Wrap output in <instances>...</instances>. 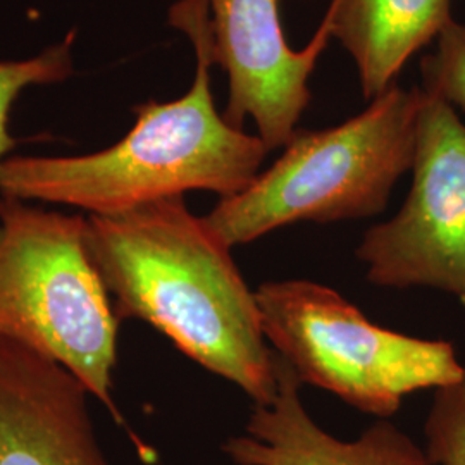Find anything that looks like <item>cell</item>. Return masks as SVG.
Returning a JSON list of instances; mask_svg holds the SVG:
<instances>
[{
  "label": "cell",
  "instance_id": "obj_1",
  "mask_svg": "<svg viewBox=\"0 0 465 465\" xmlns=\"http://www.w3.org/2000/svg\"><path fill=\"white\" fill-rule=\"evenodd\" d=\"M86 249L117 319H140L186 357L243 390L253 405L278 391L255 292L183 197L86 217Z\"/></svg>",
  "mask_w": 465,
  "mask_h": 465
},
{
  "label": "cell",
  "instance_id": "obj_2",
  "mask_svg": "<svg viewBox=\"0 0 465 465\" xmlns=\"http://www.w3.org/2000/svg\"><path fill=\"white\" fill-rule=\"evenodd\" d=\"M169 23L195 49V78L183 97L134 107V128L109 149L69 157L11 155L0 166V195L107 216L192 190L226 199L249 188L271 150L217 113L207 0L176 2Z\"/></svg>",
  "mask_w": 465,
  "mask_h": 465
},
{
  "label": "cell",
  "instance_id": "obj_3",
  "mask_svg": "<svg viewBox=\"0 0 465 465\" xmlns=\"http://www.w3.org/2000/svg\"><path fill=\"white\" fill-rule=\"evenodd\" d=\"M422 88L393 84L359 116L328 130H297L282 157L242 193L203 217L230 249L297 223L378 216L411 171Z\"/></svg>",
  "mask_w": 465,
  "mask_h": 465
},
{
  "label": "cell",
  "instance_id": "obj_4",
  "mask_svg": "<svg viewBox=\"0 0 465 465\" xmlns=\"http://www.w3.org/2000/svg\"><path fill=\"white\" fill-rule=\"evenodd\" d=\"M117 322L86 249V217L0 195V336L61 362L121 420Z\"/></svg>",
  "mask_w": 465,
  "mask_h": 465
},
{
  "label": "cell",
  "instance_id": "obj_5",
  "mask_svg": "<svg viewBox=\"0 0 465 465\" xmlns=\"http://www.w3.org/2000/svg\"><path fill=\"white\" fill-rule=\"evenodd\" d=\"M255 300L267 345L299 381L371 416L388 419L407 395L464 376V364L449 341L384 330L324 284L264 282Z\"/></svg>",
  "mask_w": 465,
  "mask_h": 465
},
{
  "label": "cell",
  "instance_id": "obj_6",
  "mask_svg": "<svg viewBox=\"0 0 465 465\" xmlns=\"http://www.w3.org/2000/svg\"><path fill=\"white\" fill-rule=\"evenodd\" d=\"M411 171L405 203L367 230L357 257L378 286H428L465 307V124L424 90Z\"/></svg>",
  "mask_w": 465,
  "mask_h": 465
},
{
  "label": "cell",
  "instance_id": "obj_7",
  "mask_svg": "<svg viewBox=\"0 0 465 465\" xmlns=\"http://www.w3.org/2000/svg\"><path fill=\"white\" fill-rule=\"evenodd\" d=\"M216 64L230 80L224 119L242 128L252 117L269 150L282 149L311 102L309 78L328 47L332 11L316 35L293 50L282 35L280 0H207Z\"/></svg>",
  "mask_w": 465,
  "mask_h": 465
},
{
  "label": "cell",
  "instance_id": "obj_8",
  "mask_svg": "<svg viewBox=\"0 0 465 465\" xmlns=\"http://www.w3.org/2000/svg\"><path fill=\"white\" fill-rule=\"evenodd\" d=\"M88 395L61 362L0 336V465H111Z\"/></svg>",
  "mask_w": 465,
  "mask_h": 465
},
{
  "label": "cell",
  "instance_id": "obj_9",
  "mask_svg": "<svg viewBox=\"0 0 465 465\" xmlns=\"http://www.w3.org/2000/svg\"><path fill=\"white\" fill-rule=\"evenodd\" d=\"M278 391L269 405H253L245 434L223 451L236 465H431L426 450L386 419L353 441L319 428L300 401L302 382L276 355Z\"/></svg>",
  "mask_w": 465,
  "mask_h": 465
},
{
  "label": "cell",
  "instance_id": "obj_10",
  "mask_svg": "<svg viewBox=\"0 0 465 465\" xmlns=\"http://www.w3.org/2000/svg\"><path fill=\"white\" fill-rule=\"evenodd\" d=\"M451 0H331V36L355 61L362 94L376 99L407 61L453 19Z\"/></svg>",
  "mask_w": 465,
  "mask_h": 465
},
{
  "label": "cell",
  "instance_id": "obj_11",
  "mask_svg": "<svg viewBox=\"0 0 465 465\" xmlns=\"http://www.w3.org/2000/svg\"><path fill=\"white\" fill-rule=\"evenodd\" d=\"M74 32L30 57L0 61V166L16 145L9 132L11 111L19 95L44 84H63L74 73Z\"/></svg>",
  "mask_w": 465,
  "mask_h": 465
},
{
  "label": "cell",
  "instance_id": "obj_12",
  "mask_svg": "<svg viewBox=\"0 0 465 465\" xmlns=\"http://www.w3.org/2000/svg\"><path fill=\"white\" fill-rule=\"evenodd\" d=\"M424 438L431 465H465V362L459 381L434 390Z\"/></svg>",
  "mask_w": 465,
  "mask_h": 465
},
{
  "label": "cell",
  "instance_id": "obj_13",
  "mask_svg": "<svg viewBox=\"0 0 465 465\" xmlns=\"http://www.w3.org/2000/svg\"><path fill=\"white\" fill-rule=\"evenodd\" d=\"M422 90L465 113V25L451 19L420 63Z\"/></svg>",
  "mask_w": 465,
  "mask_h": 465
}]
</instances>
